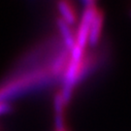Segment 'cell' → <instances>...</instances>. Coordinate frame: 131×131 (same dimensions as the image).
Masks as SVG:
<instances>
[{
	"label": "cell",
	"instance_id": "1",
	"mask_svg": "<svg viewBox=\"0 0 131 131\" xmlns=\"http://www.w3.org/2000/svg\"><path fill=\"white\" fill-rule=\"evenodd\" d=\"M102 25H103V15L100 11L97 10V12H96V14H95L93 19L91 21L90 30H89V42L91 45H94L98 42L100 34H101V30H102Z\"/></svg>",
	"mask_w": 131,
	"mask_h": 131
},
{
	"label": "cell",
	"instance_id": "2",
	"mask_svg": "<svg viewBox=\"0 0 131 131\" xmlns=\"http://www.w3.org/2000/svg\"><path fill=\"white\" fill-rule=\"evenodd\" d=\"M58 10L62 16V20H64L67 24H75L77 19V13L72 3L67 1H61L58 3Z\"/></svg>",
	"mask_w": 131,
	"mask_h": 131
},
{
	"label": "cell",
	"instance_id": "3",
	"mask_svg": "<svg viewBox=\"0 0 131 131\" xmlns=\"http://www.w3.org/2000/svg\"><path fill=\"white\" fill-rule=\"evenodd\" d=\"M8 111H10V106L8 103L6 102H3V101H0V115L2 114H5Z\"/></svg>",
	"mask_w": 131,
	"mask_h": 131
},
{
	"label": "cell",
	"instance_id": "4",
	"mask_svg": "<svg viewBox=\"0 0 131 131\" xmlns=\"http://www.w3.org/2000/svg\"><path fill=\"white\" fill-rule=\"evenodd\" d=\"M57 131H64V130H57Z\"/></svg>",
	"mask_w": 131,
	"mask_h": 131
}]
</instances>
